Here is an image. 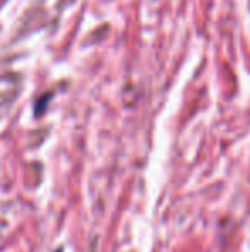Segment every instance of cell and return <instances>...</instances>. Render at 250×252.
I'll list each match as a JSON object with an SVG mask.
<instances>
[{"instance_id": "6da1fadb", "label": "cell", "mask_w": 250, "mask_h": 252, "mask_svg": "<svg viewBox=\"0 0 250 252\" xmlns=\"http://www.w3.org/2000/svg\"><path fill=\"white\" fill-rule=\"evenodd\" d=\"M58 252H60V251H58Z\"/></svg>"}]
</instances>
